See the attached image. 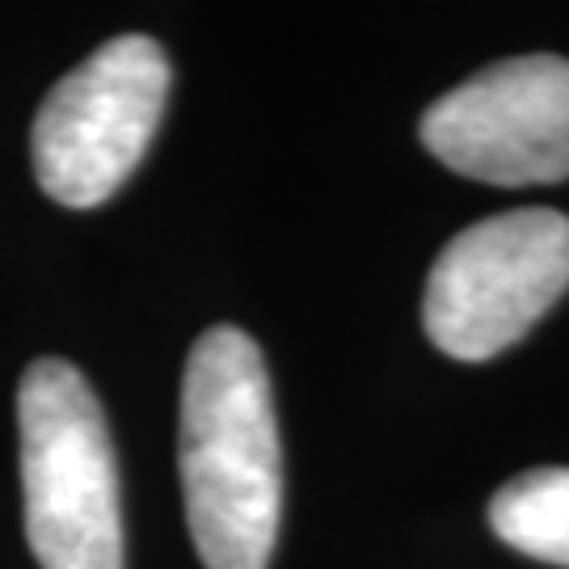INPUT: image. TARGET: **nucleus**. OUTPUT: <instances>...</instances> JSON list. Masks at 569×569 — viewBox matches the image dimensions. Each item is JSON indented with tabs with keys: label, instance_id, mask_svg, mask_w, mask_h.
<instances>
[{
	"label": "nucleus",
	"instance_id": "nucleus-1",
	"mask_svg": "<svg viewBox=\"0 0 569 569\" xmlns=\"http://www.w3.org/2000/svg\"><path fill=\"white\" fill-rule=\"evenodd\" d=\"M186 523L207 569H266L283 519V448L258 342L207 329L182 376Z\"/></svg>",
	"mask_w": 569,
	"mask_h": 569
},
{
	"label": "nucleus",
	"instance_id": "nucleus-2",
	"mask_svg": "<svg viewBox=\"0 0 569 569\" xmlns=\"http://www.w3.org/2000/svg\"><path fill=\"white\" fill-rule=\"evenodd\" d=\"M18 430L26 540L39 569H122L114 443L81 371L63 359L26 367Z\"/></svg>",
	"mask_w": 569,
	"mask_h": 569
},
{
	"label": "nucleus",
	"instance_id": "nucleus-3",
	"mask_svg": "<svg viewBox=\"0 0 569 569\" xmlns=\"http://www.w3.org/2000/svg\"><path fill=\"white\" fill-rule=\"evenodd\" d=\"M569 287V216L502 211L443 244L427 279L422 321L451 359L486 363L549 312Z\"/></svg>",
	"mask_w": 569,
	"mask_h": 569
},
{
	"label": "nucleus",
	"instance_id": "nucleus-4",
	"mask_svg": "<svg viewBox=\"0 0 569 569\" xmlns=\"http://www.w3.org/2000/svg\"><path fill=\"white\" fill-rule=\"evenodd\" d=\"M169 98L161 42L122 34L77 63L39 106L34 173L63 207H98L119 190L157 136Z\"/></svg>",
	"mask_w": 569,
	"mask_h": 569
},
{
	"label": "nucleus",
	"instance_id": "nucleus-5",
	"mask_svg": "<svg viewBox=\"0 0 569 569\" xmlns=\"http://www.w3.org/2000/svg\"><path fill=\"white\" fill-rule=\"evenodd\" d=\"M418 136L439 161L489 186L569 178V60L519 56L456 84Z\"/></svg>",
	"mask_w": 569,
	"mask_h": 569
},
{
	"label": "nucleus",
	"instance_id": "nucleus-6",
	"mask_svg": "<svg viewBox=\"0 0 569 569\" xmlns=\"http://www.w3.org/2000/svg\"><path fill=\"white\" fill-rule=\"evenodd\" d=\"M489 523L523 557L569 569V468H536L493 493Z\"/></svg>",
	"mask_w": 569,
	"mask_h": 569
}]
</instances>
